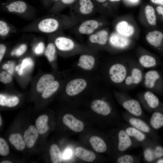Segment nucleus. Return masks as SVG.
<instances>
[{"label": "nucleus", "mask_w": 163, "mask_h": 163, "mask_svg": "<svg viewBox=\"0 0 163 163\" xmlns=\"http://www.w3.org/2000/svg\"><path fill=\"white\" fill-rule=\"evenodd\" d=\"M80 23L69 15L50 13L35 20L22 28L20 31L23 33L34 32L48 35L72 28Z\"/></svg>", "instance_id": "obj_1"}, {"label": "nucleus", "mask_w": 163, "mask_h": 163, "mask_svg": "<svg viewBox=\"0 0 163 163\" xmlns=\"http://www.w3.org/2000/svg\"><path fill=\"white\" fill-rule=\"evenodd\" d=\"M0 8L4 12L25 19H32L36 16L35 8L23 0H7L1 4Z\"/></svg>", "instance_id": "obj_2"}, {"label": "nucleus", "mask_w": 163, "mask_h": 163, "mask_svg": "<svg viewBox=\"0 0 163 163\" xmlns=\"http://www.w3.org/2000/svg\"><path fill=\"white\" fill-rule=\"evenodd\" d=\"M70 7L69 15L80 22L91 18L96 11L91 0H77Z\"/></svg>", "instance_id": "obj_3"}, {"label": "nucleus", "mask_w": 163, "mask_h": 163, "mask_svg": "<svg viewBox=\"0 0 163 163\" xmlns=\"http://www.w3.org/2000/svg\"><path fill=\"white\" fill-rule=\"evenodd\" d=\"M142 83L148 90L152 92H163V76L157 70H150L144 73Z\"/></svg>", "instance_id": "obj_4"}, {"label": "nucleus", "mask_w": 163, "mask_h": 163, "mask_svg": "<svg viewBox=\"0 0 163 163\" xmlns=\"http://www.w3.org/2000/svg\"><path fill=\"white\" fill-rule=\"evenodd\" d=\"M57 50L64 53L72 52L79 46L72 37L64 34L63 31L50 34Z\"/></svg>", "instance_id": "obj_5"}, {"label": "nucleus", "mask_w": 163, "mask_h": 163, "mask_svg": "<svg viewBox=\"0 0 163 163\" xmlns=\"http://www.w3.org/2000/svg\"><path fill=\"white\" fill-rule=\"evenodd\" d=\"M139 64H129L127 75L123 83L125 89H129L142 83L144 73Z\"/></svg>", "instance_id": "obj_6"}, {"label": "nucleus", "mask_w": 163, "mask_h": 163, "mask_svg": "<svg viewBox=\"0 0 163 163\" xmlns=\"http://www.w3.org/2000/svg\"><path fill=\"white\" fill-rule=\"evenodd\" d=\"M103 25L104 23L100 18H91L76 25L75 31L80 35L88 36L102 28Z\"/></svg>", "instance_id": "obj_7"}, {"label": "nucleus", "mask_w": 163, "mask_h": 163, "mask_svg": "<svg viewBox=\"0 0 163 163\" xmlns=\"http://www.w3.org/2000/svg\"><path fill=\"white\" fill-rule=\"evenodd\" d=\"M129 64L117 63L112 65L108 71L111 81L115 84H123L128 73Z\"/></svg>", "instance_id": "obj_8"}, {"label": "nucleus", "mask_w": 163, "mask_h": 163, "mask_svg": "<svg viewBox=\"0 0 163 163\" xmlns=\"http://www.w3.org/2000/svg\"><path fill=\"white\" fill-rule=\"evenodd\" d=\"M108 42L113 48L123 49L128 46L130 44V40L128 37L116 31L112 33L109 36Z\"/></svg>", "instance_id": "obj_9"}, {"label": "nucleus", "mask_w": 163, "mask_h": 163, "mask_svg": "<svg viewBox=\"0 0 163 163\" xmlns=\"http://www.w3.org/2000/svg\"><path fill=\"white\" fill-rule=\"evenodd\" d=\"M87 86L86 81L82 78H76L70 81L67 85L66 91L71 96H75L82 91Z\"/></svg>", "instance_id": "obj_10"}, {"label": "nucleus", "mask_w": 163, "mask_h": 163, "mask_svg": "<svg viewBox=\"0 0 163 163\" xmlns=\"http://www.w3.org/2000/svg\"><path fill=\"white\" fill-rule=\"evenodd\" d=\"M109 37L107 30L102 28L88 36V41L91 44L103 46L107 43Z\"/></svg>", "instance_id": "obj_11"}, {"label": "nucleus", "mask_w": 163, "mask_h": 163, "mask_svg": "<svg viewBox=\"0 0 163 163\" xmlns=\"http://www.w3.org/2000/svg\"><path fill=\"white\" fill-rule=\"evenodd\" d=\"M64 124L75 132L82 131L84 127L83 123L70 113L65 114L62 118Z\"/></svg>", "instance_id": "obj_12"}, {"label": "nucleus", "mask_w": 163, "mask_h": 163, "mask_svg": "<svg viewBox=\"0 0 163 163\" xmlns=\"http://www.w3.org/2000/svg\"><path fill=\"white\" fill-rule=\"evenodd\" d=\"M39 133L36 127L30 126L24 132L23 139L26 146L28 148L33 147L39 136Z\"/></svg>", "instance_id": "obj_13"}, {"label": "nucleus", "mask_w": 163, "mask_h": 163, "mask_svg": "<svg viewBox=\"0 0 163 163\" xmlns=\"http://www.w3.org/2000/svg\"><path fill=\"white\" fill-rule=\"evenodd\" d=\"M123 107L130 113L136 116H140L142 110L139 102L133 99H129L124 101L122 104Z\"/></svg>", "instance_id": "obj_14"}, {"label": "nucleus", "mask_w": 163, "mask_h": 163, "mask_svg": "<svg viewBox=\"0 0 163 163\" xmlns=\"http://www.w3.org/2000/svg\"><path fill=\"white\" fill-rule=\"evenodd\" d=\"M91 107L94 112L103 116L108 115L111 111L109 105L106 102L101 100L96 99L93 101Z\"/></svg>", "instance_id": "obj_15"}, {"label": "nucleus", "mask_w": 163, "mask_h": 163, "mask_svg": "<svg viewBox=\"0 0 163 163\" xmlns=\"http://www.w3.org/2000/svg\"><path fill=\"white\" fill-rule=\"evenodd\" d=\"M17 31L16 27L3 18L0 20V38L5 40Z\"/></svg>", "instance_id": "obj_16"}, {"label": "nucleus", "mask_w": 163, "mask_h": 163, "mask_svg": "<svg viewBox=\"0 0 163 163\" xmlns=\"http://www.w3.org/2000/svg\"><path fill=\"white\" fill-rule=\"evenodd\" d=\"M146 38L151 45L155 48H159L162 45L163 34L159 31L154 30L149 32Z\"/></svg>", "instance_id": "obj_17"}, {"label": "nucleus", "mask_w": 163, "mask_h": 163, "mask_svg": "<svg viewBox=\"0 0 163 163\" xmlns=\"http://www.w3.org/2000/svg\"><path fill=\"white\" fill-rule=\"evenodd\" d=\"M138 62L142 68L145 69L155 67L159 65V62L155 57L148 54L140 56L138 59Z\"/></svg>", "instance_id": "obj_18"}, {"label": "nucleus", "mask_w": 163, "mask_h": 163, "mask_svg": "<svg viewBox=\"0 0 163 163\" xmlns=\"http://www.w3.org/2000/svg\"><path fill=\"white\" fill-rule=\"evenodd\" d=\"M118 139V148L120 151H125L132 145L131 140L125 131L122 130L119 131Z\"/></svg>", "instance_id": "obj_19"}, {"label": "nucleus", "mask_w": 163, "mask_h": 163, "mask_svg": "<svg viewBox=\"0 0 163 163\" xmlns=\"http://www.w3.org/2000/svg\"><path fill=\"white\" fill-rule=\"evenodd\" d=\"M163 156V148L159 146H156L154 149L150 148L146 149L144 152L145 159L151 162Z\"/></svg>", "instance_id": "obj_20"}, {"label": "nucleus", "mask_w": 163, "mask_h": 163, "mask_svg": "<svg viewBox=\"0 0 163 163\" xmlns=\"http://www.w3.org/2000/svg\"><path fill=\"white\" fill-rule=\"evenodd\" d=\"M48 43L44 53L50 62L54 61L56 57L57 49L51 34L48 35Z\"/></svg>", "instance_id": "obj_21"}, {"label": "nucleus", "mask_w": 163, "mask_h": 163, "mask_svg": "<svg viewBox=\"0 0 163 163\" xmlns=\"http://www.w3.org/2000/svg\"><path fill=\"white\" fill-rule=\"evenodd\" d=\"M95 63V59L93 56L83 54L79 58L78 66L82 69L87 70H90L94 67Z\"/></svg>", "instance_id": "obj_22"}, {"label": "nucleus", "mask_w": 163, "mask_h": 163, "mask_svg": "<svg viewBox=\"0 0 163 163\" xmlns=\"http://www.w3.org/2000/svg\"><path fill=\"white\" fill-rule=\"evenodd\" d=\"M75 154L77 157L85 161L91 162L96 158L95 155L93 152L80 146L76 148Z\"/></svg>", "instance_id": "obj_23"}, {"label": "nucleus", "mask_w": 163, "mask_h": 163, "mask_svg": "<svg viewBox=\"0 0 163 163\" xmlns=\"http://www.w3.org/2000/svg\"><path fill=\"white\" fill-rule=\"evenodd\" d=\"M77 0H58L49 8V13H59L66 7L73 5Z\"/></svg>", "instance_id": "obj_24"}, {"label": "nucleus", "mask_w": 163, "mask_h": 163, "mask_svg": "<svg viewBox=\"0 0 163 163\" xmlns=\"http://www.w3.org/2000/svg\"><path fill=\"white\" fill-rule=\"evenodd\" d=\"M48 117L46 114L39 116L36 120L35 126L40 134H44L48 131L49 128L48 124Z\"/></svg>", "instance_id": "obj_25"}, {"label": "nucleus", "mask_w": 163, "mask_h": 163, "mask_svg": "<svg viewBox=\"0 0 163 163\" xmlns=\"http://www.w3.org/2000/svg\"><path fill=\"white\" fill-rule=\"evenodd\" d=\"M53 76L50 74H46L42 76L38 80L36 86L37 91L42 93L46 88L54 81Z\"/></svg>", "instance_id": "obj_26"}, {"label": "nucleus", "mask_w": 163, "mask_h": 163, "mask_svg": "<svg viewBox=\"0 0 163 163\" xmlns=\"http://www.w3.org/2000/svg\"><path fill=\"white\" fill-rule=\"evenodd\" d=\"M89 142L93 149L98 153H104L107 149V145L103 139L101 137L93 136L89 139Z\"/></svg>", "instance_id": "obj_27"}, {"label": "nucleus", "mask_w": 163, "mask_h": 163, "mask_svg": "<svg viewBox=\"0 0 163 163\" xmlns=\"http://www.w3.org/2000/svg\"><path fill=\"white\" fill-rule=\"evenodd\" d=\"M143 98L149 107L152 109L157 107L159 105L160 101L157 96L153 92L147 90L144 92Z\"/></svg>", "instance_id": "obj_28"}, {"label": "nucleus", "mask_w": 163, "mask_h": 163, "mask_svg": "<svg viewBox=\"0 0 163 163\" xmlns=\"http://www.w3.org/2000/svg\"><path fill=\"white\" fill-rule=\"evenodd\" d=\"M116 32L124 36L129 37L134 32V28L126 22L122 21L118 22L116 26Z\"/></svg>", "instance_id": "obj_29"}, {"label": "nucleus", "mask_w": 163, "mask_h": 163, "mask_svg": "<svg viewBox=\"0 0 163 163\" xmlns=\"http://www.w3.org/2000/svg\"><path fill=\"white\" fill-rule=\"evenodd\" d=\"M9 141L18 150L22 151L24 149L26 145L22 136L19 133L11 134L8 138Z\"/></svg>", "instance_id": "obj_30"}, {"label": "nucleus", "mask_w": 163, "mask_h": 163, "mask_svg": "<svg viewBox=\"0 0 163 163\" xmlns=\"http://www.w3.org/2000/svg\"><path fill=\"white\" fill-rule=\"evenodd\" d=\"M49 153L51 161L53 163H61L62 162V155L60 149L57 145L52 144L49 149Z\"/></svg>", "instance_id": "obj_31"}, {"label": "nucleus", "mask_w": 163, "mask_h": 163, "mask_svg": "<svg viewBox=\"0 0 163 163\" xmlns=\"http://www.w3.org/2000/svg\"><path fill=\"white\" fill-rule=\"evenodd\" d=\"M129 122L133 127L143 133H148L150 131V129L149 126L140 119L132 117L129 119Z\"/></svg>", "instance_id": "obj_32"}, {"label": "nucleus", "mask_w": 163, "mask_h": 163, "mask_svg": "<svg viewBox=\"0 0 163 163\" xmlns=\"http://www.w3.org/2000/svg\"><path fill=\"white\" fill-rule=\"evenodd\" d=\"M19 99L16 96H7L2 94H0V105L3 106L12 107L18 103Z\"/></svg>", "instance_id": "obj_33"}, {"label": "nucleus", "mask_w": 163, "mask_h": 163, "mask_svg": "<svg viewBox=\"0 0 163 163\" xmlns=\"http://www.w3.org/2000/svg\"><path fill=\"white\" fill-rule=\"evenodd\" d=\"M150 123L153 128H160L163 126V114L158 112H154L151 117Z\"/></svg>", "instance_id": "obj_34"}, {"label": "nucleus", "mask_w": 163, "mask_h": 163, "mask_svg": "<svg viewBox=\"0 0 163 163\" xmlns=\"http://www.w3.org/2000/svg\"><path fill=\"white\" fill-rule=\"evenodd\" d=\"M125 131L129 136L135 137L139 141H142L145 139V136L143 132L133 127H128Z\"/></svg>", "instance_id": "obj_35"}, {"label": "nucleus", "mask_w": 163, "mask_h": 163, "mask_svg": "<svg viewBox=\"0 0 163 163\" xmlns=\"http://www.w3.org/2000/svg\"><path fill=\"white\" fill-rule=\"evenodd\" d=\"M145 12L148 23L151 25H155L156 23V18L153 7L149 5L146 6L145 8Z\"/></svg>", "instance_id": "obj_36"}, {"label": "nucleus", "mask_w": 163, "mask_h": 163, "mask_svg": "<svg viewBox=\"0 0 163 163\" xmlns=\"http://www.w3.org/2000/svg\"><path fill=\"white\" fill-rule=\"evenodd\" d=\"M59 86V84L58 81H53L43 92L42 97L44 99L48 98L57 90Z\"/></svg>", "instance_id": "obj_37"}, {"label": "nucleus", "mask_w": 163, "mask_h": 163, "mask_svg": "<svg viewBox=\"0 0 163 163\" xmlns=\"http://www.w3.org/2000/svg\"><path fill=\"white\" fill-rule=\"evenodd\" d=\"M36 42L33 47L34 53L37 55H41L44 53L46 47L44 42L41 40L35 39Z\"/></svg>", "instance_id": "obj_38"}, {"label": "nucleus", "mask_w": 163, "mask_h": 163, "mask_svg": "<svg viewBox=\"0 0 163 163\" xmlns=\"http://www.w3.org/2000/svg\"><path fill=\"white\" fill-rule=\"evenodd\" d=\"M27 46L26 43H23L13 49L10 53L11 56L19 57L24 54L26 51Z\"/></svg>", "instance_id": "obj_39"}, {"label": "nucleus", "mask_w": 163, "mask_h": 163, "mask_svg": "<svg viewBox=\"0 0 163 163\" xmlns=\"http://www.w3.org/2000/svg\"><path fill=\"white\" fill-rule=\"evenodd\" d=\"M9 152L8 145L5 140L2 138H0V155L2 156L8 155Z\"/></svg>", "instance_id": "obj_40"}, {"label": "nucleus", "mask_w": 163, "mask_h": 163, "mask_svg": "<svg viewBox=\"0 0 163 163\" xmlns=\"http://www.w3.org/2000/svg\"><path fill=\"white\" fill-rule=\"evenodd\" d=\"M134 159L132 156L130 155H126L120 157L117 159L118 163H132Z\"/></svg>", "instance_id": "obj_41"}, {"label": "nucleus", "mask_w": 163, "mask_h": 163, "mask_svg": "<svg viewBox=\"0 0 163 163\" xmlns=\"http://www.w3.org/2000/svg\"><path fill=\"white\" fill-rule=\"evenodd\" d=\"M12 80V78L11 75L3 71L0 73V81L4 84L8 83Z\"/></svg>", "instance_id": "obj_42"}, {"label": "nucleus", "mask_w": 163, "mask_h": 163, "mask_svg": "<svg viewBox=\"0 0 163 163\" xmlns=\"http://www.w3.org/2000/svg\"><path fill=\"white\" fill-rule=\"evenodd\" d=\"M32 63V60L30 58H26L23 59L21 65V68L18 71V74L20 75L22 74L23 70L28 65Z\"/></svg>", "instance_id": "obj_43"}, {"label": "nucleus", "mask_w": 163, "mask_h": 163, "mask_svg": "<svg viewBox=\"0 0 163 163\" xmlns=\"http://www.w3.org/2000/svg\"><path fill=\"white\" fill-rule=\"evenodd\" d=\"M58 0H40L41 3L45 8H49Z\"/></svg>", "instance_id": "obj_44"}, {"label": "nucleus", "mask_w": 163, "mask_h": 163, "mask_svg": "<svg viewBox=\"0 0 163 163\" xmlns=\"http://www.w3.org/2000/svg\"><path fill=\"white\" fill-rule=\"evenodd\" d=\"M6 47L3 43L0 44V62L3 59L6 51Z\"/></svg>", "instance_id": "obj_45"}, {"label": "nucleus", "mask_w": 163, "mask_h": 163, "mask_svg": "<svg viewBox=\"0 0 163 163\" xmlns=\"http://www.w3.org/2000/svg\"><path fill=\"white\" fill-rule=\"evenodd\" d=\"M72 154V151L70 149L66 150L65 152L63 155V157L65 158H69Z\"/></svg>", "instance_id": "obj_46"}, {"label": "nucleus", "mask_w": 163, "mask_h": 163, "mask_svg": "<svg viewBox=\"0 0 163 163\" xmlns=\"http://www.w3.org/2000/svg\"><path fill=\"white\" fill-rule=\"evenodd\" d=\"M156 10L159 14L162 15L163 18V7L161 6H158L156 8Z\"/></svg>", "instance_id": "obj_47"}, {"label": "nucleus", "mask_w": 163, "mask_h": 163, "mask_svg": "<svg viewBox=\"0 0 163 163\" xmlns=\"http://www.w3.org/2000/svg\"><path fill=\"white\" fill-rule=\"evenodd\" d=\"M95 2L97 3V6L96 7V10L97 8L98 7L99 4H102L103 6H105L104 4H103L107 0H94ZM97 11V10H96Z\"/></svg>", "instance_id": "obj_48"}, {"label": "nucleus", "mask_w": 163, "mask_h": 163, "mask_svg": "<svg viewBox=\"0 0 163 163\" xmlns=\"http://www.w3.org/2000/svg\"><path fill=\"white\" fill-rule=\"evenodd\" d=\"M152 2L163 6V0H151Z\"/></svg>", "instance_id": "obj_49"}, {"label": "nucleus", "mask_w": 163, "mask_h": 163, "mask_svg": "<svg viewBox=\"0 0 163 163\" xmlns=\"http://www.w3.org/2000/svg\"><path fill=\"white\" fill-rule=\"evenodd\" d=\"M12 162L9 160H5L0 162V163H11Z\"/></svg>", "instance_id": "obj_50"}, {"label": "nucleus", "mask_w": 163, "mask_h": 163, "mask_svg": "<svg viewBox=\"0 0 163 163\" xmlns=\"http://www.w3.org/2000/svg\"><path fill=\"white\" fill-rule=\"evenodd\" d=\"M9 65L7 64L4 65L3 66V68L5 69H6L8 68Z\"/></svg>", "instance_id": "obj_51"}, {"label": "nucleus", "mask_w": 163, "mask_h": 163, "mask_svg": "<svg viewBox=\"0 0 163 163\" xmlns=\"http://www.w3.org/2000/svg\"><path fill=\"white\" fill-rule=\"evenodd\" d=\"M157 163H163V159H160L158 160Z\"/></svg>", "instance_id": "obj_52"}, {"label": "nucleus", "mask_w": 163, "mask_h": 163, "mask_svg": "<svg viewBox=\"0 0 163 163\" xmlns=\"http://www.w3.org/2000/svg\"><path fill=\"white\" fill-rule=\"evenodd\" d=\"M111 2H117L120 1V0H109Z\"/></svg>", "instance_id": "obj_53"}, {"label": "nucleus", "mask_w": 163, "mask_h": 163, "mask_svg": "<svg viewBox=\"0 0 163 163\" xmlns=\"http://www.w3.org/2000/svg\"><path fill=\"white\" fill-rule=\"evenodd\" d=\"M2 124V120L1 116H0V126H1Z\"/></svg>", "instance_id": "obj_54"}, {"label": "nucleus", "mask_w": 163, "mask_h": 163, "mask_svg": "<svg viewBox=\"0 0 163 163\" xmlns=\"http://www.w3.org/2000/svg\"><path fill=\"white\" fill-rule=\"evenodd\" d=\"M129 0L133 2H137L138 0Z\"/></svg>", "instance_id": "obj_55"}]
</instances>
